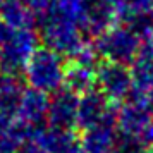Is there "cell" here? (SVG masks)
Returning a JSON list of instances; mask_svg holds the SVG:
<instances>
[{"instance_id":"cell-12","label":"cell","mask_w":153,"mask_h":153,"mask_svg":"<svg viewBox=\"0 0 153 153\" xmlns=\"http://www.w3.org/2000/svg\"><path fill=\"white\" fill-rule=\"evenodd\" d=\"M22 93L24 86L17 74H5V72L0 74V110L12 120L16 117Z\"/></svg>"},{"instance_id":"cell-4","label":"cell","mask_w":153,"mask_h":153,"mask_svg":"<svg viewBox=\"0 0 153 153\" xmlns=\"http://www.w3.org/2000/svg\"><path fill=\"white\" fill-rule=\"evenodd\" d=\"M141 45L143 40L131 26H127L126 22H114L110 28L97 36L95 48L100 59L127 65L138 55Z\"/></svg>"},{"instance_id":"cell-8","label":"cell","mask_w":153,"mask_h":153,"mask_svg":"<svg viewBox=\"0 0 153 153\" xmlns=\"http://www.w3.org/2000/svg\"><path fill=\"white\" fill-rule=\"evenodd\" d=\"M117 108H114V105L108 98L105 97L102 91L90 90L79 95V107H77V127H91V126L102 124L105 120L115 119Z\"/></svg>"},{"instance_id":"cell-19","label":"cell","mask_w":153,"mask_h":153,"mask_svg":"<svg viewBox=\"0 0 153 153\" xmlns=\"http://www.w3.org/2000/svg\"><path fill=\"white\" fill-rule=\"evenodd\" d=\"M4 2H5V0H0V5H2V4H4Z\"/></svg>"},{"instance_id":"cell-9","label":"cell","mask_w":153,"mask_h":153,"mask_svg":"<svg viewBox=\"0 0 153 153\" xmlns=\"http://www.w3.org/2000/svg\"><path fill=\"white\" fill-rule=\"evenodd\" d=\"M132 90L129 98L145 100L153 95V40L143 42L138 55L131 62Z\"/></svg>"},{"instance_id":"cell-3","label":"cell","mask_w":153,"mask_h":153,"mask_svg":"<svg viewBox=\"0 0 153 153\" xmlns=\"http://www.w3.org/2000/svg\"><path fill=\"white\" fill-rule=\"evenodd\" d=\"M38 48V33L33 28H14L0 21V71L17 74Z\"/></svg>"},{"instance_id":"cell-6","label":"cell","mask_w":153,"mask_h":153,"mask_svg":"<svg viewBox=\"0 0 153 153\" xmlns=\"http://www.w3.org/2000/svg\"><path fill=\"white\" fill-rule=\"evenodd\" d=\"M47 114H48L47 93L29 88V90H24L19 100L14 122L26 132V138H28L31 134L42 131L47 126Z\"/></svg>"},{"instance_id":"cell-7","label":"cell","mask_w":153,"mask_h":153,"mask_svg":"<svg viewBox=\"0 0 153 153\" xmlns=\"http://www.w3.org/2000/svg\"><path fill=\"white\" fill-rule=\"evenodd\" d=\"M77 107L79 95L65 86L60 88L52 93V98H48L47 124L64 131H74V127H77Z\"/></svg>"},{"instance_id":"cell-16","label":"cell","mask_w":153,"mask_h":153,"mask_svg":"<svg viewBox=\"0 0 153 153\" xmlns=\"http://www.w3.org/2000/svg\"><path fill=\"white\" fill-rule=\"evenodd\" d=\"M22 2H24V4L33 10V14H35L36 17H40L43 12H47V10H48L50 5H52L55 0H22Z\"/></svg>"},{"instance_id":"cell-11","label":"cell","mask_w":153,"mask_h":153,"mask_svg":"<svg viewBox=\"0 0 153 153\" xmlns=\"http://www.w3.org/2000/svg\"><path fill=\"white\" fill-rule=\"evenodd\" d=\"M115 138H117V124L115 119H112L83 129V136L79 143L83 146L84 153H112Z\"/></svg>"},{"instance_id":"cell-2","label":"cell","mask_w":153,"mask_h":153,"mask_svg":"<svg viewBox=\"0 0 153 153\" xmlns=\"http://www.w3.org/2000/svg\"><path fill=\"white\" fill-rule=\"evenodd\" d=\"M22 71L29 88L52 95L64 88L67 65L60 53L48 47H43L33 52Z\"/></svg>"},{"instance_id":"cell-5","label":"cell","mask_w":153,"mask_h":153,"mask_svg":"<svg viewBox=\"0 0 153 153\" xmlns=\"http://www.w3.org/2000/svg\"><path fill=\"white\" fill-rule=\"evenodd\" d=\"M97 86L112 103H122L131 97V71L126 64L100 62L97 67Z\"/></svg>"},{"instance_id":"cell-15","label":"cell","mask_w":153,"mask_h":153,"mask_svg":"<svg viewBox=\"0 0 153 153\" xmlns=\"http://www.w3.org/2000/svg\"><path fill=\"white\" fill-rule=\"evenodd\" d=\"M148 150L150 148L139 136L120 132L117 129V138H115V145H114L112 153H148Z\"/></svg>"},{"instance_id":"cell-1","label":"cell","mask_w":153,"mask_h":153,"mask_svg":"<svg viewBox=\"0 0 153 153\" xmlns=\"http://www.w3.org/2000/svg\"><path fill=\"white\" fill-rule=\"evenodd\" d=\"M40 36L45 47L62 57H72L88 45L79 21L77 0H55L47 12L38 17Z\"/></svg>"},{"instance_id":"cell-18","label":"cell","mask_w":153,"mask_h":153,"mask_svg":"<svg viewBox=\"0 0 153 153\" xmlns=\"http://www.w3.org/2000/svg\"><path fill=\"white\" fill-rule=\"evenodd\" d=\"M12 122H14L12 119H9L7 115L4 114V112L0 110V132H2V131H5L7 127H10V126H12Z\"/></svg>"},{"instance_id":"cell-17","label":"cell","mask_w":153,"mask_h":153,"mask_svg":"<svg viewBox=\"0 0 153 153\" xmlns=\"http://www.w3.org/2000/svg\"><path fill=\"white\" fill-rule=\"evenodd\" d=\"M60 153H84V150H83V146H81V143H79V139H74L72 143H69V145L64 148Z\"/></svg>"},{"instance_id":"cell-13","label":"cell","mask_w":153,"mask_h":153,"mask_svg":"<svg viewBox=\"0 0 153 153\" xmlns=\"http://www.w3.org/2000/svg\"><path fill=\"white\" fill-rule=\"evenodd\" d=\"M0 21L7 22L14 28H33L38 22V17L22 0H5L0 5Z\"/></svg>"},{"instance_id":"cell-10","label":"cell","mask_w":153,"mask_h":153,"mask_svg":"<svg viewBox=\"0 0 153 153\" xmlns=\"http://www.w3.org/2000/svg\"><path fill=\"white\" fill-rule=\"evenodd\" d=\"M152 120L153 112L150 110V107L145 102L134 100V98H129L126 103H122L115 114V124L119 131L134 134V136H141V132L145 131L146 126Z\"/></svg>"},{"instance_id":"cell-14","label":"cell","mask_w":153,"mask_h":153,"mask_svg":"<svg viewBox=\"0 0 153 153\" xmlns=\"http://www.w3.org/2000/svg\"><path fill=\"white\" fill-rule=\"evenodd\" d=\"M24 139L26 132L16 122H12L10 127L0 132V153H17Z\"/></svg>"}]
</instances>
